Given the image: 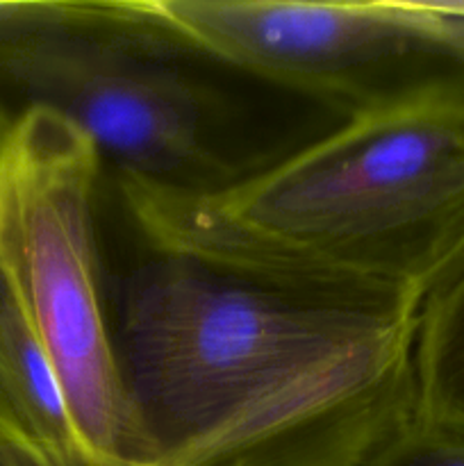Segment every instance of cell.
<instances>
[{
	"label": "cell",
	"instance_id": "obj_2",
	"mask_svg": "<svg viewBox=\"0 0 464 466\" xmlns=\"http://www.w3.org/2000/svg\"><path fill=\"white\" fill-rule=\"evenodd\" d=\"M48 112L105 176L168 196L235 189L344 126L187 32L159 0L0 3V121Z\"/></svg>",
	"mask_w": 464,
	"mask_h": 466
},
{
	"label": "cell",
	"instance_id": "obj_4",
	"mask_svg": "<svg viewBox=\"0 0 464 466\" xmlns=\"http://www.w3.org/2000/svg\"><path fill=\"white\" fill-rule=\"evenodd\" d=\"M103 162L85 135L32 112L0 144V268L62 382L89 466H136L105 296Z\"/></svg>",
	"mask_w": 464,
	"mask_h": 466
},
{
	"label": "cell",
	"instance_id": "obj_1",
	"mask_svg": "<svg viewBox=\"0 0 464 466\" xmlns=\"http://www.w3.org/2000/svg\"><path fill=\"white\" fill-rule=\"evenodd\" d=\"M100 239L136 466H362L417 419L421 300L166 248L105 176Z\"/></svg>",
	"mask_w": 464,
	"mask_h": 466
},
{
	"label": "cell",
	"instance_id": "obj_10",
	"mask_svg": "<svg viewBox=\"0 0 464 466\" xmlns=\"http://www.w3.org/2000/svg\"><path fill=\"white\" fill-rule=\"evenodd\" d=\"M7 126H5V123L3 121H0V144H3V141H5V137H7Z\"/></svg>",
	"mask_w": 464,
	"mask_h": 466
},
{
	"label": "cell",
	"instance_id": "obj_5",
	"mask_svg": "<svg viewBox=\"0 0 464 466\" xmlns=\"http://www.w3.org/2000/svg\"><path fill=\"white\" fill-rule=\"evenodd\" d=\"M159 5L223 57L346 121L464 107V3Z\"/></svg>",
	"mask_w": 464,
	"mask_h": 466
},
{
	"label": "cell",
	"instance_id": "obj_3",
	"mask_svg": "<svg viewBox=\"0 0 464 466\" xmlns=\"http://www.w3.org/2000/svg\"><path fill=\"white\" fill-rule=\"evenodd\" d=\"M105 182L148 239L280 280L423 303L464 258V107L346 121L214 196Z\"/></svg>",
	"mask_w": 464,
	"mask_h": 466
},
{
	"label": "cell",
	"instance_id": "obj_9",
	"mask_svg": "<svg viewBox=\"0 0 464 466\" xmlns=\"http://www.w3.org/2000/svg\"><path fill=\"white\" fill-rule=\"evenodd\" d=\"M0 466H57V464L44 462V460L35 458V455L25 453V451L16 449V446L0 440Z\"/></svg>",
	"mask_w": 464,
	"mask_h": 466
},
{
	"label": "cell",
	"instance_id": "obj_8",
	"mask_svg": "<svg viewBox=\"0 0 464 466\" xmlns=\"http://www.w3.org/2000/svg\"><path fill=\"white\" fill-rule=\"evenodd\" d=\"M362 466H464V432L441 431L414 419Z\"/></svg>",
	"mask_w": 464,
	"mask_h": 466
},
{
	"label": "cell",
	"instance_id": "obj_7",
	"mask_svg": "<svg viewBox=\"0 0 464 466\" xmlns=\"http://www.w3.org/2000/svg\"><path fill=\"white\" fill-rule=\"evenodd\" d=\"M414 387L419 423L464 432V258L419 309Z\"/></svg>",
	"mask_w": 464,
	"mask_h": 466
},
{
	"label": "cell",
	"instance_id": "obj_6",
	"mask_svg": "<svg viewBox=\"0 0 464 466\" xmlns=\"http://www.w3.org/2000/svg\"><path fill=\"white\" fill-rule=\"evenodd\" d=\"M0 440L44 462L89 466L62 382L0 268Z\"/></svg>",
	"mask_w": 464,
	"mask_h": 466
}]
</instances>
